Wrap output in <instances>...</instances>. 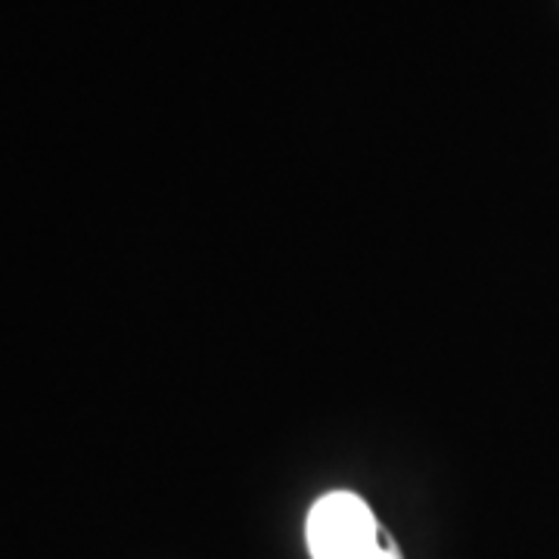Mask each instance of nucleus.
Here are the masks:
<instances>
[{"label":"nucleus","mask_w":559,"mask_h":559,"mask_svg":"<svg viewBox=\"0 0 559 559\" xmlns=\"http://www.w3.org/2000/svg\"><path fill=\"white\" fill-rule=\"evenodd\" d=\"M308 550L314 559H401L382 538L370 507L352 491H333L308 513Z\"/></svg>","instance_id":"1"}]
</instances>
